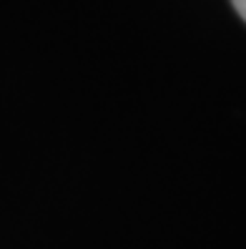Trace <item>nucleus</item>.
<instances>
[{"label":"nucleus","mask_w":246,"mask_h":249,"mask_svg":"<svg viewBox=\"0 0 246 249\" xmlns=\"http://www.w3.org/2000/svg\"><path fill=\"white\" fill-rule=\"evenodd\" d=\"M231 3H234V8H236L239 16L246 20V0H231Z\"/></svg>","instance_id":"1"}]
</instances>
